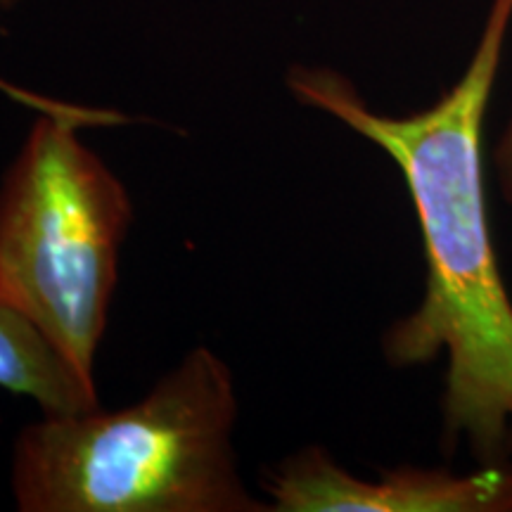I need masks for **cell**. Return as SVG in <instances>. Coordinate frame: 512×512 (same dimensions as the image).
<instances>
[{
  "mask_svg": "<svg viewBox=\"0 0 512 512\" xmlns=\"http://www.w3.org/2000/svg\"><path fill=\"white\" fill-rule=\"evenodd\" d=\"M17 3H19V0H0V8H12V5H17ZM0 91H5L10 95V98L22 102V105H27L29 98H31L29 91H24V88H17V86H10V83H5V81H0Z\"/></svg>",
  "mask_w": 512,
  "mask_h": 512,
  "instance_id": "7",
  "label": "cell"
},
{
  "mask_svg": "<svg viewBox=\"0 0 512 512\" xmlns=\"http://www.w3.org/2000/svg\"><path fill=\"white\" fill-rule=\"evenodd\" d=\"M512 19L494 0L465 74L430 110L384 117L342 74L294 67L290 91L382 147L406 178L427 259L422 304L384 335L396 368L446 354L444 432L489 463L512 453V302L498 268L482 171V126Z\"/></svg>",
  "mask_w": 512,
  "mask_h": 512,
  "instance_id": "1",
  "label": "cell"
},
{
  "mask_svg": "<svg viewBox=\"0 0 512 512\" xmlns=\"http://www.w3.org/2000/svg\"><path fill=\"white\" fill-rule=\"evenodd\" d=\"M264 489L278 512H512V465L489 463L472 475L396 467L368 482L309 446L275 467Z\"/></svg>",
  "mask_w": 512,
  "mask_h": 512,
  "instance_id": "4",
  "label": "cell"
},
{
  "mask_svg": "<svg viewBox=\"0 0 512 512\" xmlns=\"http://www.w3.org/2000/svg\"><path fill=\"white\" fill-rule=\"evenodd\" d=\"M496 169H498V181H501V192L505 202L512 207V117L505 126L501 140L496 147Z\"/></svg>",
  "mask_w": 512,
  "mask_h": 512,
  "instance_id": "6",
  "label": "cell"
},
{
  "mask_svg": "<svg viewBox=\"0 0 512 512\" xmlns=\"http://www.w3.org/2000/svg\"><path fill=\"white\" fill-rule=\"evenodd\" d=\"M228 363L195 347L143 399L43 413L17 434L10 489L22 512H264L233 446Z\"/></svg>",
  "mask_w": 512,
  "mask_h": 512,
  "instance_id": "2",
  "label": "cell"
},
{
  "mask_svg": "<svg viewBox=\"0 0 512 512\" xmlns=\"http://www.w3.org/2000/svg\"><path fill=\"white\" fill-rule=\"evenodd\" d=\"M79 128L38 112L0 181V294L93 380L133 207Z\"/></svg>",
  "mask_w": 512,
  "mask_h": 512,
  "instance_id": "3",
  "label": "cell"
},
{
  "mask_svg": "<svg viewBox=\"0 0 512 512\" xmlns=\"http://www.w3.org/2000/svg\"><path fill=\"white\" fill-rule=\"evenodd\" d=\"M0 387L34 399L43 413H76L98 406L95 380L81 375L3 294H0Z\"/></svg>",
  "mask_w": 512,
  "mask_h": 512,
  "instance_id": "5",
  "label": "cell"
}]
</instances>
